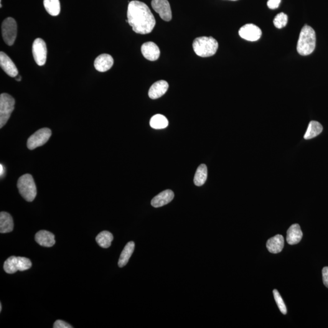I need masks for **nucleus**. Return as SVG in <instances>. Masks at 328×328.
I'll use <instances>...</instances> for the list:
<instances>
[{"instance_id": "f257e3e1", "label": "nucleus", "mask_w": 328, "mask_h": 328, "mask_svg": "<svg viewBox=\"0 0 328 328\" xmlns=\"http://www.w3.org/2000/svg\"><path fill=\"white\" fill-rule=\"evenodd\" d=\"M128 23L133 31L139 34L151 32L156 25L154 15L144 2L132 1L129 2L127 11Z\"/></svg>"}, {"instance_id": "f03ea898", "label": "nucleus", "mask_w": 328, "mask_h": 328, "mask_svg": "<svg viewBox=\"0 0 328 328\" xmlns=\"http://www.w3.org/2000/svg\"><path fill=\"white\" fill-rule=\"evenodd\" d=\"M316 45V35L313 28L305 25L300 33L297 52L301 55H308L313 52Z\"/></svg>"}, {"instance_id": "7ed1b4c3", "label": "nucleus", "mask_w": 328, "mask_h": 328, "mask_svg": "<svg viewBox=\"0 0 328 328\" xmlns=\"http://www.w3.org/2000/svg\"><path fill=\"white\" fill-rule=\"evenodd\" d=\"M193 48L196 54L200 57H211L217 52L218 43L212 37H198L193 41Z\"/></svg>"}, {"instance_id": "20e7f679", "label": "nucleus", "mask_w": 328, "mask_h": 328, "mask_svg": "<svg viewBox=\"0 0 328 328\" xmlns=\"http://www.w3.org/2000/svg\"><path fill=\"white\" fill-rule=\"evenodd\" d=\"M19 193L27 202H32L37 196V187L34 178L30 174H25L18 180Z\"/></svg>"}, {"instance_id": "39448f33", "label": "nucleus", "mask_w": 328, "mask_h": 328, "mask_svg": "<svg viewBox=\"0 0 328 328\" xmlns=\"http://www.w3.org/2000/svg\"><path fill=\"white\" fill-rule=\"evenodd\" d=\"M32 267L31 261L27 258L12 256L7 259L4 263V270L6 273L12 274L17 271L28 270Z\"/></svg>"}, {"instance_id": "423d86ee", "label": "nucleus", "mask_w": 328, "mask_h": 328, "mask_svg": "<svg viewBox=\"0 0 328 328\" xmlns=\"http://www.w3.org/2000/svg\"><path fill=\"white\" fill-rule=\"evenodd\" d=\"M15 101L7 93L0 96V128H2L8 121L15 107Z\"/></svg>"}, {"instance_id": "0eeeda50", "label": "nucleus", "mask_w": 328, "mask_h": 328, "mask_svg": "<svg viewBox=\"0 0 328 328\" xmlns=\"http://www.w3.org/2000/svg\"><path fill=\"white\" fill-rule=\"evenodd\" d=\"M2 39L8 46H12L16 39L17 35V22L12 17L5 19L1 25Z\"/></svg>"}, {"instance_id": "6e6552de", "label": "nucleus", "mask_w": 328, "mask_h": 328, "mask_svg": "<svg viewBox=\"0 0 328 328\" xmlns=\"http://www.w3.org/2000/svg\"><path fill=\"white\" fill-rule=\"evenodd\" d=\"M52 131L50 128H43L39 129L29 137L27 142V148L32 151L37 147L45 145L51 136Z\"/></svg>"}, {"instance_id": "1a4fd4ad", "label": "nucleus", "mask_w": 328, "mask_h": 328, "mask_svg": "<svg viewBox=\"0 0 328 328\" xmlns=\"http://www.w3.org/2000/svg\"><path fill=\"white\" fill-rule=\"evenodd\" d=\"M32 54L38 65L43 66L45 64L47 59V47L44 40L40 38L34 40L32 45Z\"/></svg>"}, {"instance_id": "9d476101", "label": "nucleus", "mask_w": 328, "mask_h": 328, "mask_svg": "<svg viewBox=\"0 0 328 328\" xmlns=\"http://www.w3.org/2000/svg\"><path fill=\"white\" fill-rule=\"evenodd\" d=\"M239 35L242 39L248 41L255 42L260 39L262 32L257 26L253 24H247L239 30Z\"/></svg>"}, {"instance_id": "9b49d317", "label": "nucleus", "mask_w": 328, "mask_h": 328, "mask_svg": "<svg viewBox=\"0 0 328 328\" xmlns=\"http://www.w3.org/2000/svg\"><path fill=\"white\" fill-rule=\"evenodd\" d=\"M151 6L165 22H170L172 19L171 7L167 0H152Z\"/></svg>"}, {"instance_id": "f8f14e48", "label": "nucleus", "mask_w": 328, "mask_h": 328, "mask_svg": "<svg viewBox=\"0 0 328 328\" xmlns=\"http://www.w3.org/2000/svg\"><path fill=\"white\" fill-rule=\"evenodd\" d=\"M0 66L2 70L11 77H15L19 75L16 66L8 55L3 52H0Z\"/></svg>"}, {"instance_id": "ddd939ff", "label": "nucleus", "mask_w": 328, "mask_h": 328, "mask_svg": "<svg viewBox=\"0 0 328 328\" xmlns=\"http://www.w3.org/2000/svg\"><path fill=\"white\" fill-rule=\"evenodd\" d=\"M141 52L144 57L150 61H156L159 58V48L153 42L145 43L142 46Z\"/></svg>"}, {"instance_id": "4468645a", "label": "nucleus", "mask_w": 328, "mask_h": 328, "mask_svg": "<svg viewBox=\"0 0 328 328\" xmlns=\"http://www.w3.org/2000/svg\"><path fill=\"white\" fill-rule=\"evenodd\" d=\"M114 63L113 58L106 54L99 55L95 61V67L99 72H106L110 70Z\"/></svg>"}, {"instance_id": "2eb2a0df", "label": "nucleus", "mask_w": 328, "mask_h": 328, "mask_svg": "<svg viewBox=\"0 0 328 328\" xmlns=\"http://www.w3.org/2000/svg\"><path fill=\"white\" fill-rule=\"evenodd\" d=\"M175 197L174 192L166 190L160 193L151 200V205L155 208L161 207L172 202Z\"/></svg>"}, {"instance_id": "dca6fc26", "label": "nucleus", "mask_w": 328, "mask_h": 328, "mask_svg": "<svg viewBox=\"0 0 328 328\" xmlns=\"http://www.w3.org/2000/svg\"><path fill=\"white\" fill-rule=\"evenodd\" d=\"M169 85L166 81L159 80L152 84L149 91V96L151 99H156L164 95Z\"/></svg>"}, {"instance_id": "f3484780", "label": "nucleus", "mask_w": 328, "mask_h": 328, "mask_svg": "<svg viewBox=\"0 0 328 328\" xmlns=\"http://www.w3.org/2000/svg\"><path fill=\"white\" fill-rule=\"evenodd\" d=\"M35 241L39 245L50 248L55 245V236L47 230H40L35 236Z\"/></svg>"}, {"instance_id": "a211bd4d", "label": "nucleus", "mask_w": 328, "mask_h": 328, "mask_svg": "<svg viewBox=\"0 0 328 328\" xmlns=\"http://www.w3.org/2000/svg\"><path fill=\"white\" fill-rule=\"evenodd\" d=\"M302 237V231L298 224L292 225L287 230L286 240L289 245H297L301 242Z\"/></svg>"}, {"instance_id": "6ab92c4d", "label": "nucleus", "mask_w": 328, "mask_h": 328, "mask_svg": "<svg viewBox=\"0 0 328 328\" xmlns=\"http://www.w3.org/2000/svg\"><path fill=\"white\" fill-rule=\"evenodd\" d=\"M284 245L283 236L277 235L267 241L266 247L271 253H278L283 250Z\"/></svg>"}, {"instance_id": "aec40b11", "label": "nucleus", "mask_w": 328, "mask_h": 328, "mask_svg": "<svg viewBox=\"0 0 328 328\" xmlns=\"http://www.w3.org/2000/svg\"><path fill=\"white\" fill-rule=\"evenodd\" d=\"M14 229V221L9 213L1 212L0 213V232H11Z\"/></svg>"}, {"instance_id": "412c9836", "label": "nucleus", "mask_w": 328, "mask_h": 328, "mask_svg": "<svg viewBox=\"0 0 328 328\" xmlns=\"http://www.w3.org/2000/svg\"><path fill=\"white\" fill-rule=\"evenodd\" d=\"M134 248H135V244L133 241L127 243L125 246L118 261V265L120 268H123L128 263L129 258H131L133 253Z\"/></svg>"}, {"instance_id": "4be33fe9", "label": "nucleus", "mask_w": 328, "mask_h": 328, "mask_svg": "<svg viewBox=\"0 0 328 328\" xmlns=\"http://www.w3.org/2000/svg\"><path fill=\"white\" fill-rule=\"evenodd\" d=\"M323 131V126L319 122L311 121L309 124L307 131L304 136L305 139H311L319 135Z\"/></svg>"}, {"instance_id": "5701e85b", "label": "nucleus", "mask_w": 328, "mask_h": 328, "mask_svg": "<svg viewBox=\"0 0 328 328\" xmlns=\"http://www.w3.org/2000/svg\"><path fill=\"white\" fill-rule=\"evenodd\" d=\"M207 178V168L204 164L198 167L194 177V183L197 186H202Z\"/></svg>"}, {"instance_id": "b1692460", "label": "nucleus", "mask_w": 328, "mask_h": 328, "mask_svg": "<svg viewBox=\"0 0 328 328\" xmlns=\"http://www.w3.org/2000/svg\"><path fill=\"white\" fill-rule=\"evenodd\" d=\"M96 240L98 245L102 248H108L113 240V236L108 231H103L96 236Z\"/></svg>"}, {"instance_id": "393cba45", "label": "nucleus", "mask_w": 328, "mask_h": 328, "mask_svg": "<svg viewBox=\"0 0 328 328\" xmlns=\"http://www.w3.org/2000/svg\"><path fill=\"white\" fill-rule=\"evenodd\" d=\"M46 11L52 16H57L60 12L59 0H44L43 1Z\"/></svg>"}, {"instance_id": "a878e982", "label": "nucleus", "mask_w": 328, "mask_h": 328, "mask_svg": "<svg viewBox=\"0 0 328 328\" xmlns=\"http://www.w3.org/2000/svg\"><path fill=\"white\" fill-rule=\"evenodd\" d=\"M150 124L152 128L164 129L169 126V121L162 114H156L152 117Z\"/></svg>"}, {"instance_id": "bb28decb", "label": "nucleus", "mask_w": 328, "mask_h": 328, "mask_svg": "<svg viewBox=\"0 0 328 328\" xmlns=\"http://www.w3.org/2000/svg\"><path fill=\"white\" fill-rule=\"evenodd\" d=\"M287 20H288V18H287V15L284 14L283 12H281V13L277 15L275 17L274 20V26L278 28V29H281V28L286 26Z\"/></svg>"}, {"instance_id": "cd10ccee", "label": "nucleus", "mask_w": 328, "mask_h": 328, "mask_svg": "<svg viewBox=\"0 0 328 328\" xmlns=\"http://www.w3.org/2000/svg\"><path fill=\"white\" fill-rule=\"evenodd\" d=\"M273 294L275 301H276L277 306H278L279 309L280 310L281 313L283 314L284 315L286 314V306L285 304H284V302L283 299H282L280 294H279L278 291L276 289L274 290Z\"/></svg>"}, {"instance_id": "c85d7f7f", "label": "nucleus", "mask_w": 328, "mask_h": 328, "mask_svg": "<svg viewBox=\"0 0 328 328\" xmlns=\"http://www.w3.org/2000/svg\"><path fill=\"white\" fill-rule=\"evenodd\" d=\"M53 328H73V327L71 326L70 324H68V323L63 321V320H58L57 321H55L54 324Z\"/></svg>"}, {"instance_id": "c756f323", "label": "nucleus", "mask_w": 328, "mask_h": 328, "mask_svg": "<svg viewBox=\"0 0 328 328\" xmlns=\"http://www.w3.org/2000/svg\"><path fill=\"white\" fill-rule=\"evenodd\" d=\"M281 0H268V6L271 9L278 8L281 3Z\"/></svg>"}, {"instance_id": "7c9ffc66", "label": "nucleus", "mask_w": 328, "mask_h": 328, "mask_svg": "<svg viewBox=\"0 0 328 328\" xmlns=\"http://www.w3.org/2000/svg\"><path fill=\"white\" fill-rule=\"evenodd\" d=\"M322 277L324 285L328 288V267H325L323 269Z\"/></svg>"}, {"instance_id": "2f4dec72", "label": "nucleus", "mask_w": 328, "mask_h": 328, "mask_svg": "<svg viewBox=\"0 0 328 328\" xmlns=\"http://www.w3.org/2000/svg\"><path fill=\"white\" fill-rule=\"evenodd\" d=\"M0 174H1V177L4 174V167L2 164L0 165Z\"/></svg>"}, {"instance_id": "473e14b6", "label": "nucleus", "mask_w": 328, "mask_h": 328, "mask_svg": "<svg viewBox=\"0 0 328 328\" xmlns=\"http://www.w3.org/2000/svg\"><path fill=\"white\" fill-rule=\"evenodd\" d=\"M15 80L18 81V82H20V81H21L22 80L21 76H20V75H18L17 76H16V77H15Z\"/></svg>"}, {"instance_id": "72a5a7b5", "label": "nucleus", "mask_w": 328, "mask_h": 328, "mask_svg": "<svg viewBox=\"0 0 328 328\" xmlns=\"http://www.w3.org/2000/svg\"><path fill=\"white\" fill-rule=\"evenodd\" d=\"M2 311V304L1 303H0V312H1Z\"/></svg>"}, {"instance_id": "f704fd0d", "label": "nucleus", "mask_w": 328, "mask_h": 328, "mask_svg": "<svg viewBox=\"0 0 328 328\" xmlns=\"http://www.w3.org/2000/svg\"><path fill=\"white\" fill-rule=\"evenodd\" d=\"M230 1H237V0H230Z\"/></svg>"}]
</instances>
